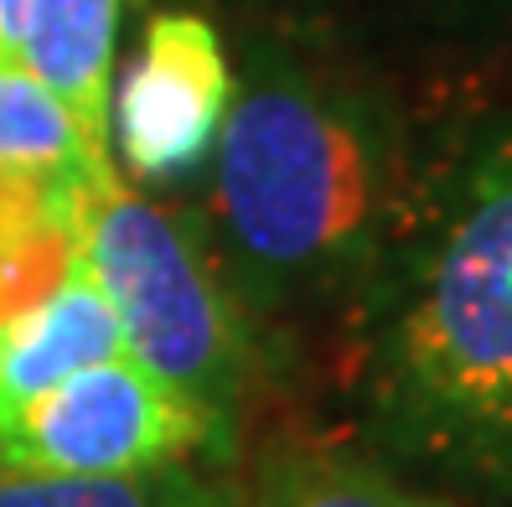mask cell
I'll return each mask as SVG.
<instances>
[{
    "instance_id": "obj_4",
    "label": "cell",
    "mask_w": 512,
    "mask_h": 507,
    "mask_svg": "<svg viewBox=\"0 0 512 507\" xmlns=\"http://www.w3.org/2000/svg\"><path fill=\"white\" fill-rule=\"evenodd\" d=\"M207 451L228 456L213 420L125 352L78 368L0 430V466L26 476H135Z\"/></svg>"
},
{
    "instance_id": "obj_2",
    "label": "cell",
    "mask_w": 512,
    "mask_h": 507,
    "mask_svg": "<svg viewBox=\"0 0 512 507\" xmlns=\"http://www.w3.org/2000/svg\"><path fill=\"white\" fill-rule=\"evenodd\" d=\"M213 151V213L259 295L331 290L378 259L399 207V140L378 104L264 68L233 94Z\"/></svg>"
},
{
    "instance_id": "obj_7",
    "label": "cell",
    "mask_w": 512,
    "mask_h": 507,
    "mask_svg": "<svg viewBox=\"0 0 512 507\" xmlns=\"http://www.w3.org/2000/svg\"><path fill=\"white\" fill-rule=\"evenodd\" d=\"M119 6L125 0H26L16 37V63L73 114L94 156H109Z\"/></svg>"
},
{
    "instance_id": "obj_11",
    "label": "cell",
    "mask_w": 512,
    "mask_h": 507,
    "mask_svg": "<svg viewBox=\"0 0 512 507\" xmlns=\"http://www.w3.org/2000/svg\"><path fill=\"white\" fill-rule=\"evenodd\" d=\"M254 507H445L440 497L404 487L357 456H285L264 471Z\"/></svg>"
},
{
    "instance_id": "obj_12",
    "label": "cell",
    "mask_w": 512,
    "mask_h": 507,
    "mask_svg": "<svg viewBox=\"0 0 512 507\" xmlns=\"http://www.w3.org/2000/svg\"><path fill=\"white\" fill-rule=\"evenodd\" d=\"M21 11H26V0H0V32H6L11 52H16V37H21Z\"/></svg>"
},
{
    "instance_id": "obj_3",
    "label": "cell",
    "mask_w": 512,
    "mask_h": 507,
    "mask_svg": "<svg viewBox=\"0 0 512 507\" xmlns=\"http://www.w3.org/2000/svg\"><path fill=\"white\" fill-rule=\"evenodd\" d=\"M83 259L114 306L125 357L202 409L228 440L249 383V337L202 244L114 176L88 192Z\"/></svg>"
},
{
    "instance_id": "obj_9",
    "label": "cell",
    "mask_w": 512,
    "mask_h": 507,
    "mask_svg": "<svg viewBox=\"0 0 512 507\" xmlns=\"http://www.w3.org/2000/svg\"><path fill=\"white\" fill-rule=\"evenodd\" d=\"M0 171H42L73 182H114V161L83 145L73 114L21 63H0Z\"/></svg>"
},
{
    "instance_id": "obj_13",
    "label": "cell",
    "mask_w": 512,
    "mask_h": 507,
    "mask_svg": "<svg viewBox=\"0 0 512 507\" xmlns=\"http://www.w3.org/2000/svg\"><path fill=\"white\" fill-rule=\"evenodd\" d=\"M0 63H16V52H11V42H6V32H0Z\"/></svg>"
},
{
    "instance_id": "obj_5",
    "label": "cell",
    "mask_w": 512,
    "mask_h": 507,
    "mask_svg": "<svg viewBox=\"0 0 512 507\" xmlns=\"http://www.w3.org/2000/svg\"><path fill=\"white\" fill-rule=\"evenodd\" d=\"M228 104L233 73L213 21L197 11H161L109 94V145L135 176L166 182L218 145Z\"/></svg>"
},
{
    "instance_id": "obj_1",
    "label": "cell",
    "mask_w": 512,
    "mask_h": 507,
    "mask_svg": "<svg viewBox=\"0 0 512 507\" xmlns=\"http://www.w3.org/2000/svg\"><path fill=\"white\" fill-rule=\"evenodd\" d=\"M378 414L409 456L512 487V125L456 171L394 285Z\"/></svg>"
},
{
    "instance_id": "obj_6",
    "label": "cell",
    "mask_w": 512,
    "mask_h": 507,
    "mask_svg": "<svg viewBox=\"0 0 512 507\" xmlns=\"http://www.w3.org/2000/svg\"><path fill=\"white\" fill-rule=\"evenodd\" d=\"M114 352H125L114 306L104 285L94 280V270H88V259L78 254L68 280L42 306L0 326V430L16 425L63 378L104 363Z\"/></svg>"
},
{
    "instance_id": "obj_10",
    "label": "cell",
    "mask_w": 512,
    "mask_h": 507,
    "mask_svg": "<svg viewBox=\"0 0 512 507\" xmlns=\"http://www.w3.org/2000/svg\"><path fill=\"white\" fill-rule=\"evenodd\" d=\"M0 507H238V492L192 461L135 476H26L0 466Z\"/></svg>"
},
{
    "instance_id": "obj_8",
    "label": "cell",
    "mask_w": 512,
    "mask_h": 507,
    "mask_svg": "<svg viewBox=\"0 0 512 507\" xmlns=\"http://www.w3.org/2000/svg\"><path fill=\"white\" fill-rule=\"evenodd\" d=\"M94 182L0 171V326L42 306L83 254V207Z\"/></svg>"
}]
</instances>
